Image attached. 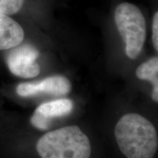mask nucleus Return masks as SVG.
<instances>
[{"label": "nucleus", "instance_id": "obj_1", "mask_svg": "<svg viewBox=\"0 0 158 158\" xmlns=\"http://www.w3.org/2000/svg\"><path fill=\"white\" fill-rule=\"evenodd\" d=\"M121 152L127 158H154L158 148L157 133L154 124L138 114L122 116L114 128Z\"/></svg>", "mask_w": 158, "mask_h": 158}, {"label": "nucleus", "instance_id": "obj_2", "mask_svg": "<svg viewBox=\"0 0 158 158\" xmlns=\"http://www.w3.org/2000/svg\"><path fill=\"white\" fill-rule=\"evenodd\" d=\"M36 151L40 158H91L89 139L78 126H66L40 138Z\"/></svg>", "mask_w": 158, "mask_h": 158}, {"label": "nucleus", "instance_id": "obj_3", "mask_svg": "<svg viewBox=\"0 0 158 158\" xmlns=\"http://www.w3.org/2000/svg\"><path fill=\"white\" fill-rule=\"evenodd\" d=\"M117 29L125 43V53L130 59L139 56L146 39V21L137 6L122 3L116 7L114 15Z\"/></svg>", "mask_w": 158, "mask_h": 158}, {"label": "nucleus", "instance_id": "obj_4", "mask_svg": "<svg viewBox=\"0 0 158 158\" xmlns=\"http://www.w3.org/2000/svg\"><path fill=\"white\" fill-rule=\"evenodd\" d=\"M39 51L32 45L26 43L12 48L6 58L10 71L15 76L31 78L38 76L40 67L36 62Z\"/></svg>", "mask_w": 158, "mask_h": 158}, {"label": "nucleus", "instance_id": "obj_5", "mask_svg": "<svg viewBox=\"0 0 158 158\" xmlns=\"http://www.w3.org/2000/svg\"><path fill=\"white\" fill-rule=\"evenodd\" d=\"M72 90L70 81L64 76L56 75L38 81L21 83L16 87V92L22 98H31L40 94L60 97L68 94Z\"/></svg>", "mask_w": 158, "mask_h": 158}, {"label": "nucleus", "instance_id": "obj_6", "mask_svg": "<svg viewBox=\"0 0 158 158\" xmlns=\"http://www.w3.org/2000/svg\"><path fill=\"white\" fill-rule=\"evenodd\" d=\"M74 103L70 99L62 98L43 102L37 107L30 118L31 125L40 130L50 129L55 118H61L72 113Z\"/></svg>", "mask_w": 158, "mask_h": 158}, {"label": "nucleus", "instance_id": "obj_7", "mask_svg": "<svg viewBox=\"0 0 158 158\" xmlns=\"http://www.w3.org/2000/svg\"><path fill=\"white\" fill-rule=\"evenodd\" d=\"M24 31L16 21L0 13V50H7L21 44Z\"/></svg>", "mask_w": 158, "mask_h": 158}, {"label": "nucleus", "instance_id": "obj_8", "mask_svg": "<svg viewBox=\"0 0 158 158\" xmlns=\"http://www.w3.org/2000/svg\"><path fill=\"white\" fill-rule=\"evenodd\" d=\"M137 78L140 80L148 81L152 83L153 89L152 98L154 101L158 102V58L152 57L143 62L137 68L135 72Z\"/></svg>", "mask_w": 158, "mask_h": 158}, {"label": "nucleus", "instance_id": "obj_9", "mask_svg": "<svg viewBox=\"0 0 158 158\" xmlns=\"http://www.w3.org/2000/svg\"><path fill=\"white\" fill-rule=\"evenodd\" d=\"M24 0H0V13L13 15L21 9Z\"/></svg>", "mask_w": 158, "mask_h": 158}, {"label": "nucleus", "instance_id": "obj_10", "mask_svg": "<svg viewBox=\"0 0 158 158\" xmlns=\"http://www.w3.org/2000/svg\"><path fill=\"white\" fill-rule=\"evenodd\" d=\"M152 42L154 48L158 51V13H155L152 21Z\"/></svg>", "mask_w": 158, "mask_h": 158}]
</instances>
